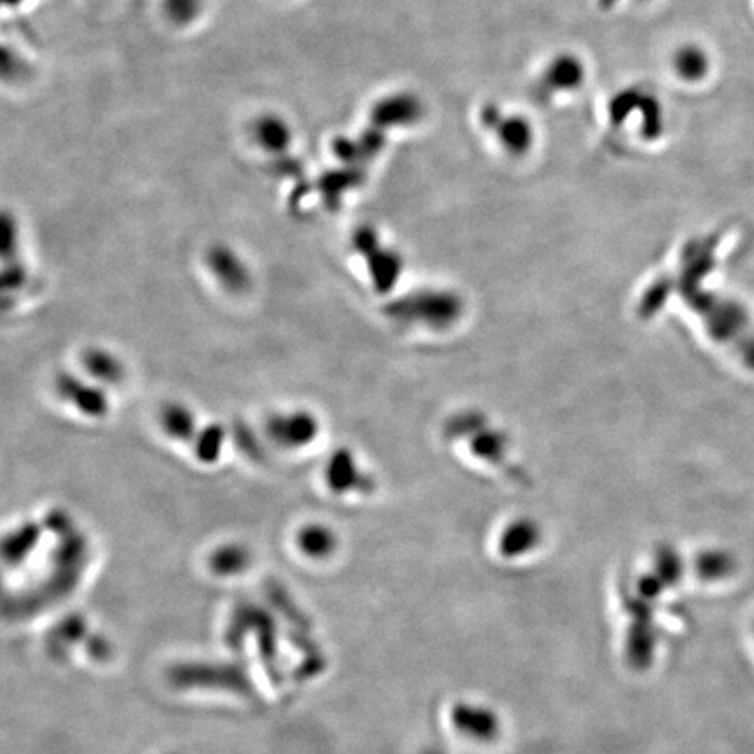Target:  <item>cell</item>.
I'll use <instances>...</instances> for the list:
<instances>
[{
    "label": "cell",
    "mask_w": 754,
    "mask_h": 754,
    "mask_svg": "<svg viewBox=\"0 0 754 754\" xmlns=\"http://www.w3.org/2000/svg\"><path fill=\"white\" fill-rule=\"evenodd\" d=\"M643 93L645 89L638 86H627V88L618 89L609 96L608 104H606V117H608L609 128L620 129L636 117L639 104H641Z\"/></svg>",
    "instance_id": "8"
},
{
    "label": "cell",
    "mask_w": 754,
    "mask_h": 754,
    "mask_svg": "<svg viewBox=\"0 0 754 754\" xmlns=\"http://www.w3.org/2000/svg\"><path fill=\"white\" fill-rule=\"evenodd\" d=\"M538 542V531L531 524H517L501 538L500 551L505 557H516L531 551Z\"/></svg>",
    "instance_id": "9"
},
{
    "label": "cell",
    "mask_w": 754,
    "mask_h": 754,
    "mask_svg": "<svg viewBox=\"0 0 754 754\" xmlns=\"http://www.w3.org/2000/svg\"><path fill=\"white\" fill-rule=\"evenodd\" d=\"M634 119H638V135L641 142H660V138L666 134L667 121L666 109H663L659 96L645 89L641 104H639L638 113Z\"/></svg>",
    "instance_id": "7"
},
{
    "label": "cell",
    "mask_w": 754,
    "mask_h": 754,
    "mask_svg": "<svg viewBox=\"0 0 754 754\" xmlns=\"http://www.w3.org/2000/svg\"><path fill=\"white\" fill-rule=\"evenodd\" d=\"M681 561L678 554L672 551H660L657 563H655V575L662 580L663 585L678 584L681 578Z\"/></svg>",
    "instance_id": "11"
},
{
    "label": "cell",
    "mask_w": 754,
    "mask_h": 754,
    "mask_svg": "<svg viewBox=\"0 0 754 754\" xmlns=\"http://www.w3.org/2000/svg\"><path fill=\"white\" fill-rule=\"evenodd\" d=\"M425 102L413 92H396L383 96L371 109L372 126L381 131L414 128L425 119Z\"/></svg>",
    "instance_id": "3"
},
{
    "label": "cell",
    "mask_w": 754,
    "mask_h": 754,
    "mask_svg": "<svg viewBox=\"0 0 754 754\" xmlns=\"http://www.w3.org/2000/svg\"><path fill=\"white\" fill-rule=\"evenodd\" d=\"M730 563H732V561H730L729 557H725V555L705 554L699 559L697 571H699L700 576H704V578L716 580L729 573Z\"/></svg>",
    "instance_id": "12"
},
{
    "label": "cell",
    "mask_w": 754,
    "mask_h": 754,
    "mask_svg": "<svg viewBox=\"0 0 754 754\" xmlns=\"http://www.w3.org/2000/svg\"><path fill=\"white\" fill-rule=\"evenodd\" d=\"M423 754H442L440 751L437 750H426L425 753Z\"/></svg>",
    "instance_id": "15"
},
{
    "label": "cell",
    "mask_w": 754,
    "mask_h": 754,
    "mask_svg": "<svg viewBox=\"0 0 754 754\" xmlns=\"http://www.w3.org/2000/svg\"><path fill=\"white\" fill-rule=\"evenodd\" d=\"M588 81V65L575 51H557L543 63L534 81V95L543 102L575 95Z\"/></svg>",
    "instance_id": "2"
},
{
    "label": "cell",
    "mask_w": 754,
    "mask_h": 754,
    "mask_svg": "<svg viewBox=\"0 0 754 754\" xmlns=\"http://www.w3.org/2000/svg\"><path fill=\"white\" fill-rule=\"evenodd\" d=\"M657 651V629L654 620H633L626 636V660L634 671H646Z\"/></svg>",
    "instance_id": "6"
},
{
    "label": "cell",
    "mask_w": 754,
    "mask_h": 754,
    "mask_svg": "<svg viewBox=\"0 0 754 754\" xmlns=\"http://www.w3.org/2000/svg\"><path fill=\"white\" fill-rule=\"evenodd\" d=\"M297 542H299V549L302 551V554L311 559L327 557L336 549V545H333L336 543L333 534L326 530V528H314V525L306 528L299 534Z\"/></svg>",
    "instance_id": "10"
},
{
    "label": "cell",
    "mask_w": 754,
    "mask_h": 754,
    "mask_svg": "<svg viewBox=\"0 0 754 754\" xmlns=\"http://www.w3.org/2000/svg\"><path fill=\"white\" fill-rule=\"evenodd\" d=\"M671 71L681 83L699 86L713 72V59L702 44L684 42L672 51Z\"/></svg>",
    "instance_id": "5"
},
{
    "label": "cell",
    "mask_w": 754,
    "mask_h": 754,
    "mask_svg": "<svg viewBox=\"0 0 754 754\" xmlns=\"http://www.w3.org/2000/svg\"><path fill=\"white\" fill-rule=\"evenodd\" d=\"M477 123L484 134L491 135L498 149L510 158H524L537 146V128L531 117L505 109L497 100L484 102L477 110Z\"/></svg>",
    "instance_id": "1"
},
{
    "label": "cell",
    "mask_w": 754,
    "mask_h": 754,
    "mask_svg": "<svg viewBox=\"0 0 754 754\" xmlns=\"http://www.w3.org/2000/svg\"><path fill=\"white\" fill-rule=\"evenodd\" d=\"M596 2L597 8H599L601 11H612L613 8L620 6L624 0H596ZM629 2H638V4H641V2H648V0H629Z\"/></svg>",
    "instance_id": "14"
},
{
    "label": "cell",
    "mask_w": 754,
    "mask_h": 754,
    "mask_svg": "<svg viewBox=\"0 0 754 754\" xmlns=\"http://www.w3.org/2000/svg\"><path fill=\"white\" fill-rule=\"evenodd\" d=\"M450 723L456 732L474 742L497 741L501 734V721L492 709L479 704L458 702L450 709Z\"/></svg>",
    "instance_id": "4"
},
{
    "label": "cell",
    "mask_w": 754,
    "mask_h": 754,
    "mask_svg": "<svg viewBox=\"0 0 754 754\" xmlns=\"http://www.w3.org/2000/svg\"><path fill=\"white\" fill-rule=\"evenodd\" d=\"M663 588H666V585H663L662 580L654 573V575H645L638 580L636 594L641 596L643 599L648 601V603H654V601L659 599Z\"/></svg>",
    "instance_id": "13"
}]
</instances>
